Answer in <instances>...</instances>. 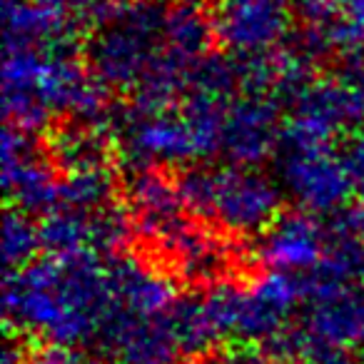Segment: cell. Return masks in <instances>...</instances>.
I'll return each instance as SVG.
<instances>
[{"mask_svg": "<svg viewBox=\"0 0 364 364\" xmlns=\"http://www.w3.org/2000/svg\"><path fill=\"white\" fill-rule=\"evenodd\" d=\"M115 307L110 264L100 255H43L6 277L8 317L46 344H97Z\"/></svg>", "mask_w": 364, "mask_h": 364, "instance_id": "6da1fadb", "label": "cell"}, {"mask_svg": "<svg viewBox=\"0 0 364 364\" xmlns=\"http://www.w3.org/2000/svg\"><path fill=\"white\" fill-rule=\"evenodd\" d=\"M73 38L6 50L3 102L8 125L38 132L55 117L100 122L107 107Z\"/></svg>", "mask_w": 364, "mask_h": 364, "instance_id": "7a4b0ae2", "label": "cell"}, {"mask_svg": "<svg viewBox=\"0 0 364 364\" xmlns=\"http://www.w3.org/2000/svg\"><path fill=\"white\" fill-rule=\"evenodd\" d=\"M177 188L190 213L223 235H264L282 218V188L257 167L200 162L182 170Z\"/></svg>", "mask_w": 364, "mask_h": 364, "instance_id": "3957f363", "label": "cell"}, {"mask_svg": "<svg viewBox=\"0 0 364 364\" xmlns=\"http://www.w3.org/2000/svg\"><path fill=\"white\" fill-rule=\"evenodd\" d=\"M277 182L299 213L337 215L354 198L337 142L312 140L284 130L277 147Z\"/></svg>", "mask_w": 364, "mask_h": 364, "instance_id": "277c9868", "label": "cell"}, {"mask_svg": "<svg viewBox=\"0 0 364 364\" xmlns=\"http://www.w3.org/2000/svg\"><path fill=\"white\" fill-rule=\"evenodd\" d=\"M287 0H218L215 36L237 58H274L297 28Z\"/></svg>", "mask_w": 364, "mask_h": 364, "instance_id": "5b68a950", "label": "cell"}, {"mask_svg": "<svg viewBox=\"0 0 364 364\" xmlns=\"http://www.w3.org/2000/svg\"><path fill=\"white\" fill-rule=\"evenodd\" d=\"M3 182L13 208L33 218H46L60 208L63 177L55 170L48 147L36 132L6 125L3 132Z\"/></svg>", "mask_w": 364, "mask_h": 364, "instance_id": "8992f818", "label": "cell"}, {"mask_svg": "<svg viewBox=\"0 0 364 364\" xmlns=\"http://www.w3.org/2000/svg\"><path fill=\"white\" fill-rule=\"evenodd\" d=\"M297 329L332 347L364 352V287L312 274V292L299 312Z\"/></svg>", "mask_w": 364, "mask_h": 364, "instance_id": "52a82bcc", "label": "cell"}, {"mask_svg": "<svg viewBox=\"0 0 364 364\" xmlns=\"http://www.w3.org/2000/svg\"><path fill=\"white\" fill-rule=\"evenodd\" d=\"M279 115L282 105L274 95H237L223 115L218 155L230 165L257 167L282 142L284 125H279Z\"/></svg>", "mask_w": 364, "mask_h": 364, "instance_id": "ba28073f", "label": "cell"}, {"mask_svg": "<svg viewBox=\"0 0 364 364\" xmlns=\"http://www.w3.org/2000/svg\"><path fill=\"white\" fill-rule=\"evenodd\" d=\"M327 257V228L314 215L289 213L282 215L262 235L259 259L267 269L312 277Z\"/></svg>", "mask_w": 364, "mask_h": 364, "instance_id": "9c48e42d", "label": "cell"}, {"mask_svg": "<svg viewBox=\"0 0 364 364\" xmlns=\"http://www.w3.org/2000/svg\"><path fill=\"white\" fill-rule=\"evenodd\" d=\"M110 284L115 304L132 314H162L177 302V292L170 279L160 269L132 257L112 259Z\"/></svg>", "mask_w": 364, "mask_h": 364, "instance_id": "30bf717a", "label": "cell"}, {"mask_svg": "<svg viewBox=\"0 0 364 364\" xmlns=\"http://www.w3.org/2000/svg\"><path fill=\"white\" fill-rule=\"evenodd\" d=\"M41 255L43 237L38 218L11 208L6 213V228H3V257L8 264V274L26 269L28 264L41 259Z\"/></svg>", "mask_w": 364, "mask_h": 364, "instance_id": "8fae6325", "label": "cell"}, {"mask_svg": "<svg viewBox=\"0 0 364 364\" xmlns=\"http://www.w3.org/2000/svg\"><path fill=\"white\" fill-rule=\"evenodd\" d=\"M339 147H342L344 170H347L354 198H359L364 203V130L349 135L344 140V145Z\"/></svg>", "mask_w": 364, "mask_h": 364, "instance_id": "7c38bea8", "label": "cell"}, {"mask_svg": "<svg viewBox=\"0 0 364 364\" xmlns=\"http://www.w3.org/2000/svg\"><path fill=\"white\" fill-rule=\"evenodd\" d=\"M220 364H284L279 354H274L269 347L259 344H237L228 352L218 354Z\"/></svg>", "mask_w": 364, "mask_h": 364, "instance_id": "4fadbf2b", "label": "cell"}, {"mask_svg": "<svg viewBox=\"0 0 364 364\" xmlns=\"http://www.w3.org/2000/svg\"><path fill=\"white\" fill-rule=\"evenodd\" d=\"M23 364H87L77 349L58 347V344H43V347L28 349Z\"/></svg>", "mask_w": 364, "mask_h": 364, "instance_id": "5bb4252c", "label": "cell"}, {"mask_svg": "<svg viewBox=\"0 0 364 364\" xmlns=\"http://www.w3.org/2000/svg\"><path fill=\"white\" fill-rule=\"evenodd\" d=\"M339 6H342L344 18L349 21L354 38H357L359 48L364 53V0H339Z\"/></svg>", "mask_w": 364, "mask_h": 364, "instance_id": "9a60e30c", "label": "cell"}, {"mask_svg": "<svg viewBox=\"0 0 364 364\" xmlns=\"http://www.w3.org/2000/svg\"><path fill=\"white\" fill-rule=\"evenodd\" d=\"M33 3L50 13H58V16H63V18H73V13L80 11V8L92 11L97 0H33Z\"/></svg>", "mask_w": 364, "mask_h": 364, "instance_id": "2e32d148", "label": "cell"}]
</instances>
